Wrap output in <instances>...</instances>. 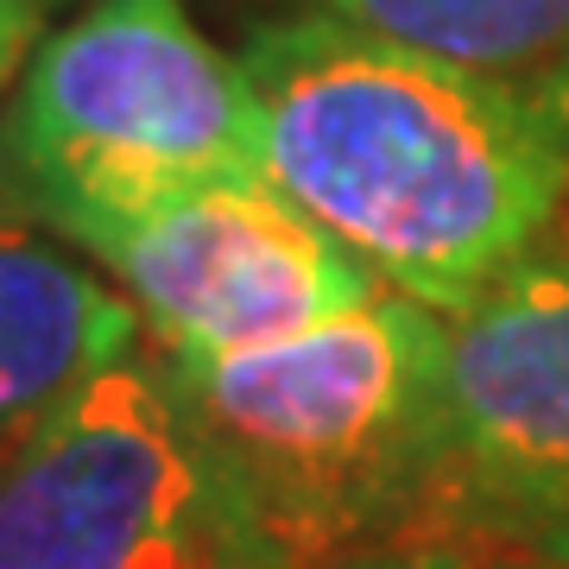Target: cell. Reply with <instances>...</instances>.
I'll use <instances>...</instances> for the list:
<instances>
[{"instance_id": "2", "label": "cell", "mask_w": 569, "mask_h": 569, "mask_svg": "<svg viewBox=\"0 0 569 569\" xmlns=\"http://www.w3.org/2000/svg\"><path fill=\"white\" fill-rule=\"evenodd\" d=\"M164 387L291 569H329L443 468V310L380 291L222 355L164 348Z\"/></svg>"}, {"instance_id": "3", "label": "cell", "mask_w": 569, "mask_h": 569, "mask_svg": "<svg viewBox=\"0 0 569 569\" xmlns=\"http://www.w3.org/2000/svg\"><path fill=\"white\" fill-rule=\"evenodd\" d=\"M0 171L44 228L77 241L183 190L266 178L260 102L183 0H89L26 63Z\"/></svg>"}, {"instance_id": "5", "label": "cell", "mask_w": 569, "mask_h": 569, "mask_svg": "<svg viewBox=\"0 0 569 569\" xmlns=\"http://www.w3.org/2000/svg\"><path fill=\"white\" fill-rule=\"evenodd\" d=\"M164 348L222 355L361 310L387 284L266 178L183 190L77 234Z\"/></svg>"}, {"instance_id": "4", "label": "cell", "mask_w": 569, "mask_h": 569, "mask_svg": "<svg viewBox=\"0 0 569 569\" xmlns=\"http://www.w3.org/2000/svg\"><path fill=\"white\" fill-rule=\"evenodd\" d=\"M0 569H291L133 355L0 475Z\"/></svg>"}, {"instance_id": "8", "label": "cell", "mask_w": 569, "mask_h": 569, "mask_svg": "<svg viewBox=\"0 0 569 569\" xmlns=\"http://www.w3.org/2000/svg\"><path fill=\"white\" fill-rule=\"evenodd\" d=\"M425 58L462 63L500 82H569V0H317Z\"/></svg>"}, {"instance_id": "9", "label": "cell", "mask_w": 569, "mask_h": 569, "mask_svg": "<svg viewBox=\"0 0 569 569\" xmlns=\"http://www.w3.org/2000/svg\"><path fill=\"white\" fill-rule=\"evenodd\" d=\"M329 569H569V550H526V545H456V538H430V545H361L336 557Z\"/></svg>"}, {"instance_id": "1", "label": "cell", "mask_w": 569, "mask_h": 569, "mask_svg": "<svg viewBox=\"0 0 569 569\" xmlns=\"http://www.w3.org/2000/svg\"><path fill=\"white\" fill-rule=\"evenodd\" d=\"M241 70L266 183L443 317L526 266L569 190V82H500L329 13L260 26Z\"/></svg>"}, {"instance_id": "11", "label": "cell", "mask_w": 569, "mask_h": 569, "mask_svg": "<svg viewBox=\"0 0 569 569\" xmlns=\"http://www.w3.org/2000/svg\"><path fill=\"white\" fill-rule=\"evenodd\" d=\"M44 7H58V0H44Z\"/></svg>"}, {"instance_id": "10", "label": "cell", "mask_w": 569, "mask_h": 569, "mask_svg": "<svg viewBox=\"0 0 569 569\" xmlns=\"http://www.w3.org/2000/svg\"><path fill=\"white\" fill-rule=\"evenodd\" d=\"M44 0H0V96L26 77V63L39 51Z\"/></svg>"}, {"instance_id": "6", "label": "cell", "mask_w": 569, "mask_h": 569, "mask_svg": "<svg viewBox=\"0 0 569 569\" xmlns=\"http://www.w3.org/2000/svg\"><path fill=\"white\" fill-rule=\"evenodd\" d=\"M443 468L569 526V266H512L443 317Z\"/></svg>"}, {"instance_id": "7", "label": "cell", "mask_w": 569, "mask_h": 569, "mask_svg": "<svg viewBox=\"0 0 569 569\" xmlns=\"http://www.w3.org/2000/svg\"><path fill=\"white\" fill-rule=\"evenodd\" d=\"M0 183V475L96 373L133 355L140 310L44 241Z\"/></svg>"}]
</instances>
